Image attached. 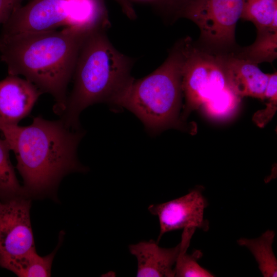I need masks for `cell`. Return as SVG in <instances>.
Returning a JSON list of instances; mask_svg holds the SVG:
<instances>
[{
  "label": "cell",
  "mask_w": 277,
  "mask_h": 277,
  "mask_svg": "<svg viewBox=\"0 0 277 277\" xmlns=\"http://www.w3.org/2000/svg\"><path fill=\"white\" fill-rule=\"evenodd\" d=\"M0 131L15 155L16 168L28 199H56L66 175L87 170L77 156L84 132L68 127L61 119L49 121L37 116L29 126H2Z\"/></svg>",
  "instance_id": "obj_1"
},
{
  "label": "cell",
  "mask_w": 277,
  "mask_h": 277,
  "mask_svg": "<svg viewBox=\"0 0 277 277\" xmlns=\"http://www.w3.org/2000/svg\"><path fill=\"white\" fill-rule=\"evenodd\" d=\"M90 32L61 30L0 35V60L8 75H22L42 93L51 95L53 111L63 112L82 43Z\"/></svg>",
  "instance_id": "obj_2"
},
{
  "label": "cell",
  "mask_w": 277,
  "mask_h": 277,
  "mask_svg": "<svg viewBox=\"0 0 277 277\" xmlns=\"http://www.w3.org/2000/svg\"><path fill=\"white\" fill-rule=\"evenodd\" d=\"M106 31H91L80 48L72 77L73 88L60 115L64 123L73 129H80V115L88 106L106 103L114 108L134 78L131 74L136 60L118 51Z\"/></svg>",
  "instance_id": "obj_3"
},
{
  "label": "cell",
  "mask_w": 277,
  "mask_h": 277,
  "mask_svg": "<svg viewBox=\"0 0 277 277\" xmlns=\"http://www.w3.org/2000/svg\"><path fill=\"white\" fill-rule=\"evenodd\" d=\"M187 39V36L177 41L155 70L142 78H133L114 107L132 112L151 134L171 128L183 129L186 126L180 111Z\"/></svg>",
  "instance_id": "obj_4"
},
{
  "label": "cell",
  "mask_w": 277,
  "mask_h": 277,
  "mask_svg": "<svg viewBox=\"0 0 277 277\" xmlns=\"http://www.w3.org/2000/svg\"><path fill=\"white\" fill-rule=\"evenodd\" d=\"M111 23L104 0H31L15 8L3 24L1 35L71 28L107 30Z\"/></svg>",
  "instance_id": "obj_5"
},
{
  "label": "cell",
  "mask_w": 277,
  "mask_h": 277,
  "mask_svg": "<svg viewBox=\"0 0 277 277\" xmlns=\"http://www.w3.org/2000/svg\"><path fill=\"white\" fill-rule=\"evenodd\" d=\"M227 86L224 53L197 45L188 36L182 68V88L185 98L181 115L182 121Z\"/></svg>",
  "instance_id": "obj_6"
},
{
  "label": "cell",
  "mask_w": 277,
  "mask_h": 277,
  "mask_svg": "<svg viewBox=\"0 0 277 277\" xmlns=\"http://www.w3.org/2000/svg\"><path fill=\"white\" fill-rule=\"evenodd\" d=\"M243 0H192L180 18L194 23L200 31L202 46L219 53H229L235 45V30Z\"/></svg>",
  "instance_id": "obj_7"
},
{
  "label": "cell",
  "mask_w": 277,
  "mask_h": 277,
  "mask_svg": "<svg viewBox=\"0 0 277 277\" xmlns=\"http://www.w3.org/2000/svg\"><path fill=\"white\" fill-rule=\"evenodd\" d=\"M31 200L0 201V263L36 250L30 210Z\"/></svg>",
  "instance_id": "obj_8"
},
{
  "label": "cell",
  "mask_w": 277,
  "mask_h": 277,
  "mask_svg": "<svg viewBox=\"0 0 277 277\" xmlns=\"http://www.w3.org/2000/svg\"><path fill=\"white\" fill-rule=\"evenodd\" d=\"M201 187L176 199L148 207L150 212L158 217L160 231L158 243L166 232L181 229L195 228L207 231L209 222L204 219V210L208 205Z\"/></svg>",
  "instance_id": "obj_9"
},
{
  "label": "cell",
  "mask_w": 277,
  "mask_h": 277,
  "mask_svg": "<svg viewBox=\"0 0 277 277\" xmlns=\"http://www.w3.org/2000/svg\"><path fill=\"white\" fill-rule=\"evenodd\" d=\"M42 94L33 83L19 76L8 75L0 81V126L18 125Z\"/></svg>",
  "instance_id": "obj_10"
},
{
  "label": "cell",
  "mask_w": 277,
  "mask_h": 277,
  "mask_svg": "<svg viewBox=\"0 0 277 277\" xmlns=\"http://www.w3.org/2000/svg\"><path fill=\"white\" fill-rule=\"evenodd\" d=\"M224 61L228 85L239 96L264 100L269 73L263 72L257 64L231 52L224 53Z\"/></svg>",
  "instance_id": "obj_11"
},
{
  "label": "cell",
  "mask_w": 277,
  "mask_h": 277,
  "mask_svg": "<svg viewBox=\"0 0 277 277\" xmlns=\"http://www.w3.org/2000/svg\"><path fill=\"white\" fill-rule=\"evenodd\" d=\"M129 249L137 259L136 276H175L173 266L180 252V243L173 248H164L150 240L130 245Z\"/></svg>",
  "instance_id": "obj_12"
},
{
  "label": "cell",
  "mask_w": 277,
  "mask_h": 277,
  "mask_svg": "<svg viewBox=\"0 0 277 277\" xmlns=\"http://www.w3.org/2000/svg\"><path fill=\"white\" fill-rule=\"evenodd\" d=\"M57 248L46 256L38 255L34 250L13 257L0 263V267L19 277L50 276L52 264Z\"/></svg>",
  "instance_id": "obj_13"
},
{
  "label": "cell",
  "mask_w": 277,
  "mask_h": 277,
  "mask_svg": "<svg viewBox=\"0 0 277 277\" xmlns=\"http://www.w3.org/2000/svg\"><path fill=\"white\" fill-rule=\"evenodd\" d=\"M277 15L271 26L257 31L254 42L238 52H232L235 56L247 60L257 65L262 62H272L277 56Z\"/></svg>",
  "instance_id": "obj_14"
},
{
  "label": "cell",
  "mask_w": 277,
  "mask_h": 277,
  "mask_svg": "<svg viewBox=\"0 0 277 277\" xmlns=\"http://www.w3.org/2000/svg\"><path fill=\"white\" fill-rule=\"evenodd\" d=\"M275 235L274 231L267 230L258 238H242L237 241L239 245L246 247L252 254L264 277L276 276L277 260L272 249Z\"/></svg>",
  "instance_id": "obj_15"
},
{
  "label": "cell",
  "mask_w": 277,
  "mask_h": 277,
  "mask_svg": "<svg viewBox=\"0 0 277 277\" xmlns=\"http://www.w3.org/2000/svg\"><path fill=\"white\" fill-rule=\"evenodd\" d=\"M195 228L184 229L180 244V250L174 268L175 276L177 277H212L214 275L201 266L197 260L203 253L200 250L194 251L191 254L187 253L191 238Z\"/></svg>",
  "instance_id": "obj_16"
},
{
  "label": "cell",
  "mask_w": 277,
  "mask_h": 277,
  "mask_svg": "<svg viewBox=\"0 0 277 277\" xmlns=\"http://www.w3.org/2000/svg\"><path fill=\"white\" fill-rule=\"evenodd\" d=\"M9 151L5 141L0 138V201L2 202L26 197L11 163Z\"/></svg>",
  "instance_id": "obj_17"
},
{
  "label": "cell",
  "mask_w": 277,
  "mask_h": 277,
  "mask_svg": "<svg viewBox=\"0 0 277 277\" xmlns=\"http://www.w3.org/2000/svg\"><path fill=\"white\" fill-rule=\"evenodd\" d=\"M277 15V0H243L241 18L254 24L257 31L269 28Z\"/></svg>",
  "instance_id": "obj_18"
},
{
  "label": "cell",
  "mask_w": 277,
  "mask_h": 277,
  "mask_svg": "<svg viewBox=\"0 0 277 277\" xmlns=\"http://www.w3.org/2000/svg\"><path fill=\"white\" fill-rule=\"evenodd\" d=\"M241 99V97L227 86L205 102L202 107L208 116L223 118L234 112Z\"/></svg>",
  "instance_id": "obj_19"
},
{
  "label": "cell",
  "mask_w": 277,
  "mask_h": 277,
  "mask_svg": "<svg viewBox=\"0 0 277 277\" xmlns=\"http://www.w3.org/2000/svg\"><path fill=\"white\" fill-rule=\"evenodd\" d=\"M192 0H156L154 4L168 24L174 23L186 6Z\"/></svg>",
  "instance_id": "obj_20"
},
{
  "label": "cell",
  "mask_w": 277,
  "mask_h": 277,
  "mask_svg": "<svg viewBox=\"0 0 277 277\" xmlns=\"http://www.w3.org/2000/svg\"><path fill=\"white\" fill-rule=\"evenodd\" d=\"M268 101L265 108L255 112L252 120L260 128L264 127L273 118L277 110V96L265 98Z\"/></svg>",
  "instance_id": "obj_21"
},
{
  "label": "cell",
  "mask_w": 277,
  "mask_h": 277,
  "mask_svg": "<svg viewBox=\"0 0 277 277\" xmlns=\"http://www.w3.org/2000/svg\"><path fill=\"white\" fill-rule=\"evenodd\" d=\"M14 6L11 0H0V24H3L8 18Z\"/></svg>",
  "instance_id": "obj_22"
},
{
  "label": "cell",
  "mask_w": 277,
  "mask_h": 277,
  "mask_svg": "<svg viewBox=\"0 0 277 277\" xmlns=\"http://www.w3.org/2000/svg\"><path fill=\"white\" fill-rule=\"evenodd\" d=\"M120 6L124 14L130 19L134 20L137 16L135 10L129 0H114Z\"/></svg>",
  "instance_id": "obj_23"
},
{
  "label": "cell",
  "mask_w": 277,
  "mask_h": 277,
  "mask_svg": "<svg viewBox=\"0 0 277 277\" xmlns=\"http://www.w3.org/2000/svg\"><path fill=\"white\" fill-rule=\"evenodd\" d=\"M11 1L13 3V5L14 6V9L15 8L19 6V4L23 0H11Z\"/></svg>",
  "instance_id": "obj_24"
},
{
  "label": "cell",
  "mask_w": 277,
  "mask_h": 277,
  "mask_svg": "<svg viewBox=\"0 0 277 277\" xmlns=\"http://www.w3.org/2000/svg\"><path fill=\"white\" fill-rule=\"evenodd\" d=\"M140 1H145L151 2L153 3L154 4L156 1V0H140Z\"/></svg>",
  "instance_id": "obj_25"
}]
</instances>
